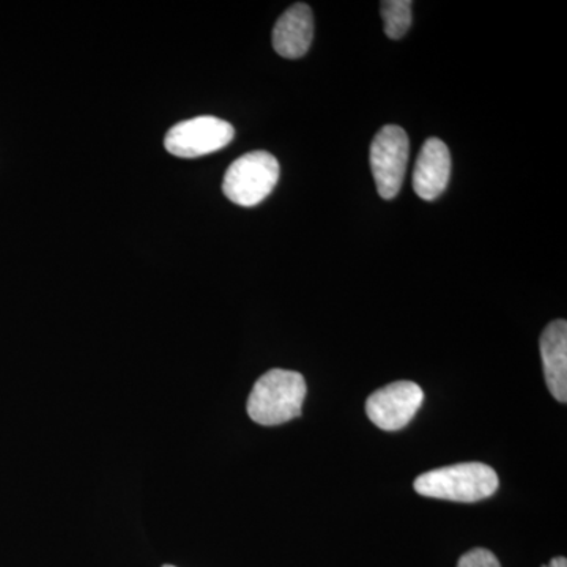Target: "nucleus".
<instances>
[{
    "mask_svg": "<svg viewBox=\"0 0 567 567\" xmlns=\"http://www.w3.org/2000/svg\"><path fill=\"white\" fill-rule=\"evenodd\" d=\"M385 33L391 40H401L412 25L410 0H386L380 3Z\"/></svg>",
    "mask_w": 567,
    "mask_h": 567,
    "instance_id": "obj_10",
    "label": "nucleus"
},
{
    "mask_svg": "<svg viewBox=\"0 0 567 567\" xmlns=\"http://www.w3.org/2000/svg\"><path fill=\"white\" fill-rule=\"evenodd\" d=\"M235 136L234 126L213 115L177 123L164 137V147L178 158H199L221 151Z\"/></svg>",
    "mask_w": 567,
    "mask_h": 567,
    "instance_id": "obj_5",
    "label": "nucleus"
},
{
    "mask_svg": "<svg viewBox=\"0 0 567 567\" xmlns=\"http://www.w3.org/2000/svg\"><path fill=\"white\" fill-rule=\"evenodd\" d=\"M457 567H502L498 558L486 548H473L458 559Z\"/></svg>",
    "mask_w": 567,
    "mask_h": 567,
    "instance_id": "obj_11",
    "label": "nucleus"
},
{
    "mask_svg": "<svg viewBox=\"0 0 567 567\" xmlns=\"http://www.w3.org/2000/svg\"><path fill=\"white\" fill-rule=\"evenodd\" d=\"M548 567H567V559L565 557L554 558Z\"/></svg>",
    "mask_w": 567,
    "mask_h": 567,
    "instance_id": "obj_12",
    "label": "nucleus"
},
{
    "mask_svg": "<svg viewBox=\"0 0 567 567\" xmlns=\"http://www.w3.org/2000/svg\"><path fill=\"white\" fill-rule=\"evenodd\" d=\"M498 475L492 466L466 462L423 473L415 481L417 494L447 502L475 503L498 491Z\"/></svg>",
    "mask_w": 567,
    "mask_h": 567,
    "instance_id": "obj_2",
    "label": "nucleus"
},
{
    "mask_svg": "<svg viewBox=\"0 0 567 567\" xmlns=\"http://www.w3.org/2000/svg\"><path fill=\"white\" fill-rule=\"evenodd\" d=\"M315 39V17L308 3L289 7L274 29V48L284 59H300Z\"/></svg>",
    "mask_w": 567,
    "mask_h": 567,
    "instance_id": "obj_8",
    "label": "nucleus"
},
{
    "mask_svg": "<svg viewBox=\"0 0 567 567\" xmlns=\"http://www.w3.org/2000/svg\"><path fill=\"white\" fill-rule=\"evenodd\" d=\"M409 153V136L401 126L386 125L375 134L371 144V167L377 192L382 199H394L401 192Z\"/></svg>",
    "mask_w": 567,
    "mask_h": 567,
    "instance_id": "obj_4",
    "label": "nucleus"
},
{
    "mask_svg": "<svg viewBox=\"0 0 567 567\" xmlns=\"http://www.w3.org/2000/svg\"><path fill=\"white\" fill-rule=\"evenodd\" d=\"M279 174L281 167L271 153H246L235 159L224 175V196L240 207H256L274 192Z\"/></svg>",
    "mask_w": 567,
    "mask_h": 567,
    "instance_id": "obj_3",
    "label": "nucleus"
},
{
    "mask_svg": "<svg viewBox=\"0 0 567 567\" xmlns=\"http://www.w3.org/2000/svg\"><path fill=\"white\" fill-rule=\"evenodd\" d=\"M451 177V153L439 137L424 142L413 171V189L423 200H435L445 192Z\"/></svg>",
    "mask_w": 567,
    "mask_h": 567,
    "instance_id": "obj_7",
    "label": "nucleus"
},
{
    "mask_svg": "<svg viewBox=\"0 0 567 567\" xmlns=\"http://www.w3.org/2000/svg\"><path fill=\"white\" fill-rule=\"evenodd\" d=\"M544 377L551 395L561 404L567 401V323L555 320L540 334Z\"/></svg>",
    "mask_w": 567,
    "mask_h": 567,
    "instance_id": "obj_9",
    "label": "nucleus"
},
{
    "mask_svg": "<svg viewBox=\"0 0 567 567\" xmlns=\"http://www.w3.org/2000/svg\"><path fill=\"white\" fill-rule=\"evenodd\" d=\"M424 401L421 386L413 382H395L377 390L365 402V413L383 431L404 429Z\"/></svg>",
    "mask_w": 567,
    "mask_h": 567,
    "instance_id": "obj_6",
    "label": "nucleus"
},
{
    "mask_svg": "<svg viewBox=\"0 0 567 567\" xmlns=\"http://www.w3.org/2000/svg\"><path fill=\"white\" fill-rule=\"evenodd\" d=\"M308 393L300 372L271 369L260 377L248 399V415L260 425L289 423L301 415Z\"/></svg>",
    "mask_w": 567,
    "mask_h": 567,
    "instance_id": "obj_1",
    "label": "nucleus"
},
{
    "mask_svg": "<svg viewBox=\"0 0 567 567\" xmlns=\"http://www.w3.org/2000/svg\"><path fill=\"white\" fill-rule=\"evenodd\" d=\"M163 567H175V566L166 565V566H163Z\"/></svg>",
    "mask_w": 567,
    "mask_h": 567,
    "instance_id": "obj_13",
    "label": "nucleus"
}]
</instances>
